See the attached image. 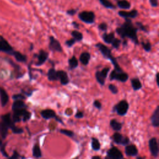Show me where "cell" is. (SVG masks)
Listing matches in <instances>:
<instances>
[{
	"label": "cell",
	"mask_w": 159,
	"mask_h": 159,
	"mask_svg": "<svg viewBox=\"0 0 159 159\" xmlns=\"http://www.w3.org/2000/svg\"><path fill=\"white\" fill-rule=\"evenodd\" d=\"M12 130L14 133H16V134H21L23 132V130L22 129L16 127L15 126L12 128Z\"/></svg>",
	"instance_id": "cell-43"
},
{
	"label": "cell",
	"mask_w": 159,
	"mask_h": 159,
	"mask_svg": "<svg viewBox=\"0 0 159 159\" xmlns=\"http://www.w3.org/2000/svg\"><path fill=\"white\" fill-rule=\"evenodd\" d=\"M99 3L103 7H104L106 9H115L116 6L109 0H99Z\"/></svg>",
	"instance_id": "cell-30"
},
{
	"label": "cell",
	"mask_w": 159,
	"mask_h": 159,
	"mask_svg": "<svg viewBox=\"0 0 159 159\" xmlns=\"http://www.w3.org/2000/svg\"><path fill=\"white\" fill-rule=\"evenodd\" d=\"M19 157L20 156L19 155V153L16 151H14L12 157H10L9 159H19Z\"/></svg>",
	"instance_id": "cell-46"
},
{
	"label": "cell",
	"mask_w": 159,
	"mask_h": 159,
	"mask_svg": "<svg viewBox=\"0 0 159 159\" xmlns=\"http://www.w3.org/2000/svg\"><path fill=\"white\" fill-rule=\"evenodd\" d=\"M110 126L115 131H119L122 129V124L118 122L116 119H112L110 121Z\"/></svg>",
	"instance_id": "cell-27"
},
{
	"label": "cell",
	"mask_w": 159,
	"mask_h": 159,
	"mask_svg": "<svg viewBox=\"0 0 159 159\" xmlns=\"http://www.w3.org/2000/svg\"><path fill=\"white\" fill-rule=\"evenodd\" d=\"M9 100V96L6 91L2 88H0V101H1V106H5L7 104Z\"/></svg>",
	"instance_id": "cell-18"
},
{
	"label": "cell",
	"mask_w": 159,
	"mask_h": 159,
	"mask_svg": "<svg viewBox=\"0 0 159 159\" xmlns=\"http://www.w3.org/2000/svg\"><path fill=\"white\" fill-rule=\"evenodd\" d=\"M11 54L15 57L16 61L19 62H26L27 61V57L21 52L13 51Z\"/></svg>",
	"instance_id": "cell-24"
},
{
	"label": "cell",
	"mask_w": 159,
	"mask_h": 159,
	"mask_svg": "<svg viewBox=\"0 0 159 159\" xmlns=\"http://www.w3.org/2000/svg\"><path fill=\"white\" fill-rule=\"evenodd\" d=\"M114 38H115V33L114 32L109 33H107L106 32H105L102 35L103 41L106 44H111Z\"/></svg>",
	"instance_id": "cell-17"
},
{
	"label": "cell",
	"mask_w": 159,
	"mask_h": 159,
	"mask_svg": "<svg viewBox=\"0 0 159 159\" xmlns=\"http://www.w3.org/2000/svg\"><path fill=\"white\" fill-rule=\"evenodd\" d=\"M125 153L127 156L135 157L137 155L138 150L135 146L127 145L125 148Z\"/></svg>",
	"instance_id": "cell-15"
},
{
	"label": "cell",
	"mask_w": 159,
	"mask_h": 159,
	"mask_svg": "<svg viewBox=\"0 0 159 159\" xmlns=\"http://www.w3.org/2000/svg\"><path fill=\"white\" fill-rule=\"evenodd\" d=\"M13 98L16 99V100H21L23 99H25V97L22 94H16V95L13 96Z\"/></svg>",
	"instance_id": "cell-45"
},
{
	"label": "cell",
	"mask_w": 159,
	"mask_h": 159,
	"mask_svg": "<svg viewBox=\"0 0 159 159\" xmlns=\"http://www.w3.org/2000/svg\"><path fill=\"white\" fill-rule=\"evenodd\" d=\"M109 77H110L111 80H116L121 82H126L129 78V75L127 73L124 72L123 71L117 72L114 69L111 72Z\"/></svg>",
	"instance_id": "cell-5"
},
{
	"label": "cell",
	"mask_w": 159,
	"mask_h": 159,
	"mask_svg": "<svg viewBox=\"0 0 159 159\" xmlns=\"http://www.w3.org/2000/svg\"><path fill=\"white\" fill-rule=\"evenodd\" d=\"M107 156L111 159H122L123 155L121 152L115 147H113L107 152Z\"/></svg>",
	"instance_id": "cell-13"
},
{
	"label": "cell",
	"mask_w": 159,
	"mask_h": 159,
	"mask_svg": "<svg viewBox=\"0 0 159 159\" xmlns=\"http://www.w3.org/2000/svg\"><path fill=\"white\" fill-rule=\"evenodd\" d=\"M108 87H109V89L111 91L113 94H117L118 93L117 88L116 86H114V84H109Z\"/></svg>",
	"instance_id": "cell-41"
},
{
	"label": "cell",
	"mask_w": 159,
	"mask_h": 159,
	"mask_svg": "<svg viewBox=\"0 0 159 159\" xmlns=\"http://www.w3.org/2000/svg\"><path fill=\"white\" fill-rule=\"evenodd\" d=\"M124 41L123 42V46H127V41H126V39H124Z\"/></svg>",
	"instance_id": "cell-49"
},
{
	"label": "cell",
	"mask_w": 159,
	"mask_h": 159,
	"mask_svg": "<svg viewBox=\"0 0 159 159\" xmlns=\"http://www.w3.org/2000/svg\"><path fill=\"white\" fill-rule=\"evenodd\" d=\"M152 124L153 127H158L159 126V106H157L151 117Z\"/></svg>",
	"instance_id": "cell-16"
},
{
	"label": "cell",
	"mask_w": 159,
	"mask_h": 159,
	"mask_svg": "<svg viewBox=\"0 0 159 159\" xmlns=\"http://www.w3.org/2000/svg\"><path fill=\"white\" fill-rule=\"evenodd\" d=\"M8 127L3 121L0 122V135L3 139H5L8 135Z\"/></svg>",
	"instance_id": "cell-25"
},
{
	"label": "cell",
	"mask_w": 159,
	"mask_h": 159,
	"mask_svg": "<svg viewBox=\"0 0 159 159\" xmlns=\"http://www.w3.org/2000/svg\"><path fill=\"white\" fill-rule=\"evenodd\" d=\"M105 159H111V158H110L108 157L107 156V157H105Z\"/></svg>",
	"instance_id": "cell-54"
},
{
	"label": "cell",
	"mask_w": 159,
	"mask_h": 159,
	"mask_svg": "<svg viewBox=\"0 0 159 159\" xmlns=\"http://www.w3.org/2000/svg\"><path fill=\"white\" fill-rule=\"evenodd\" d=\"M95 47L99 50V51L101 53L104 58H105L109 61H110L114 67V70L117 72H122V69L119 66L116 58L113 56L111 50L109 49L106 45L101 42H99L95 44Z\"/></svg>",
	"instance_id": "cell-2"
},
{
	"label": "cell",
	"mask_w": 159,
	"mask_h": 159,
	"mask_svg": "<svg viewBox=\"0 0 159 159\" xmlns=\"http://www.w3.org/2000/svg\"><path fill=\"white\" fill-rule=\"evenodd\" d=\"M136 26L140 31H142L144 32H148V29H147V26L144 25L141 22H136Z\"/></svg>",
	"instance_id": "cell-35"
},
{
	"label": "cell",
	"mask_w": 159,
	"mask_h": 159,
	"mask_svg": "<svg viewBox=\"0 0 159 159\" xmlns=\"http://www.w3.org/2000/svg\"><path fill=\"white\" fill-rule=\"evenodd\" d=\"M137 159H145V158H143V157H137Z\"/></svg>",
	"instance_id": "cell-53"
},
{
	"label": "cell",
	"mask_w": 159,
	"mask_h": 159,
	"mask_svg": "<svg viewBox=\"0 0 159 159\" xmlns=\"http://www.w3.org/2000/svg\"><path fill=\"white\" fill-rule=\"evenodd\" d=\"M91 147L93 150L95 151H98L101 148L100 143H99V141L97 139L94 137H93L91 139Z\"/></svg>",
	"instance_id": "cell-33"
},
{
	"label": "cell",
	"mask_w": 159,
	"mask_h": 159,
	"mask_svg": "<svg viewBox=\"0 0 159 159\" xmlns=\"http://www.w3.org/2000/svg\"><path fill=\"white\" fill-rule=\"evenodd\" d=\"M91 58V55L88 52H84L81 53L80 56L79 60L83 65H87L89 63V61Z\"/></svg>",
	"instance_id": "cell-20"
},
{
	"label": "cell",
	"mask_w": 159,
	"mask_h": 159,
	"mask_svg": "<svg viewBox=\"0 0 159 159\" xmlns=\"http://www.w3.org/2000/svg\"><path fill=\"white\" fill-rule=\"evenodd\" d=\"M115 1H118V0H115Z\"/></svg>",
	"instance_id": "cell-55"
},
{
	"label": "cell",
	"mask_w": 159,
	"mask_h": 159,
	"mask_svg": "<svg viewBox=\"0 0 159 159\" xmlns=\"http://www.w3.org/2000/svg\"><path fill=\"white\" fill-rule=\"evenodd\" d=\"M71 35L72 36V38L75 39L77 42L82 41L83 39V34L81 32L77 31V30H73V31H72L71 32Z\"/></svg>",
	"instance_id": "cell-26"
},
{
	"label": "cell",
	"mask_w": 159,
	"mask_h": 159,
	"mask_svg": "<svg viewBox=\"0 0 159 159\" xmlns=\"http://www.w3.org/2000/svg\"><path fill=\"white\" fill-rule=\"evenodd\" d=\"M158 73H157L156 75V82H157V85L158 86Z\"/></svg>",
	"instance_id": "cell-50"
},
{
	"label": "cell",
	"mask_w": 159,
	"mask_h": 159,
	"mask_svg": "<svg viewBox=\"0 0 159 159\" xmlns=\"http://www.w3.org/2000/svg\"><path fill=\"white\" fill-rule=\"evenodd\" d=\"M49 49L50 51L52 52H62L63 48L61 42L55 38L53 36H49Z\"/></svg>",
	"instance_id": "cell-4"
},
{
	"label": "cell",
	"mask_w": 159,
	"mask_h": 159,
	"mask_svg": "<svg viewBox=\"0 0 159 159\" xmlns=\"http://www.w3.org/2000/svg\"><path fill=\"white\" fill-rule=\"evenodd\" d=\"M141 46L142 47V48L144 49V51L147 52H149L151 51L152 50V44L151 43V42L147 40V42H144V41H142L141 42Z\"/></svg>",
	"instance_id": "cell-34"
},
{
	"label": "cell",
	"mask_w": 159,
	"mask_h": 159,
	"mask_svg": "<svg viewBox=\"0 0 159 159\" xmlns=\"http://www.w3.org/2000/svg\"><path fill=\"white\" fill-rule=\"evenodd\" d=\"M41 114L42 117L45 119L56 118V112L52 109H45L41 113Z\"/></svg>",
	"instance_id": "cell-19"
},
{
	"label": "cell",
	"mask_w": 159,
	"mask_h": 159,
	"mask_svg": "<svg viewBox=\"0 0 159 159\" xmlns=\"http://www.w3.org/2000/svg\"><path fill=\"white\" fill-rule=\"evenodd\" d=\"M76 42L77 41H75V39L72 38L70 39L67 40V41L65 42V44L68 47H72Z\"/></svg>",
	"instance_id": "cell-39"
},
{
	"label": "cell",
	"mask_w": 159,
	"mask_h": 159,
	"mask_svg": "<svg viewBox=\"0 0 159 159\" xmlns=\"http://www.w3.org/2000/svg\"><path fill=\"white\" fill-rule=\"evenodd\" d=\"M129 108V105L126 100L121 101L114 106V109H115V111L117 112V114L121 116L126 115L127 113Z\"/></svg>",
	"instance_id": "cell-6"
},
{
	"label": "cell",
	"mask_w": 159,
	"mask_h": 159,
	"mask_svg": "<svg viewBox=\"0 0 159 159\" xmlns=\"http://www.w3.org/2000/svg\"><path fill=\"white\" fill-rule=\"evenodd\" d=\"M91 159H101L100 157L99 156H93Z\"/></svg>",
	"instance_id": "cell-51"
},
{
	"label": "cell",
	"mask_w": 159,
	"mask_h": 159,
	"mask_svg": "<svg viewBox=\"0 0 159 159\" xmlns=\"http://www.w3.org/2000/svg\"><path fill=\"white\" fill-rule=\"evenodd\" d=\"M32 155L36 158H41L42 157V152L38 144H36L33 147Z\"/></svg>",
	"instance_id": "cell-32"
},
{
	"label": "cell",
	"mask_w": 159,
	"mask_h": 159,
	"mask_svg": "<svg viewBox=\"0 0 159 159\" xmlns=\"http://www.w3.org/2000/svg\"><path fill=\"white\" fill-rule=\"evenodd\" d=\"M59 132H61L62 134H64L69 137H72L74 136V133L73 131H70V130H67V129H61L59 131Z\"/></svg>",
	"instance_id": "cell-37"
},
{
	"label": "cell",
	"mask_w": 159,
	"mask_h": 159,
	"mask_svg": "<svg viewBox=\"0 0 159 159\" xmlns=\"http://www.w3.org/2000/svg\"><path fill=\"white\" fill-rule=\"evenodd\" d=\"M2 146V140H1V139L0 138V147H1Z\"/></svg>",
	"instance_id": "cell-52"
},
{
	"label": "cell",
	"mask_w": 159,
	"mask_h": 159,
	"mask_svg": "<svg viewBox=\"0 0 159 159\" xmlns=\"http://www.w3.org/2000/svg\"><path fill=\"white\" fill-rule=\"evenodd\" d=\"M93 105L94 107L98 109H100L101 108V103L99 101H97V100L94 101L93 103Z\"/></svg>",
	"instance_id": "cell-44"
},
{
	"label": "cell",
	"mask_w": 159,
	"mask_h": 159,
	"mask_svg": "<svg viewBox=\"0 0 159 159\" xmlns=\"http://www.w3.org/2000/svg\"><path fill=\"white\" fill-rule=\"evenodd\" d=\"M83 116H84V114H83V112L78 111L75 114V117L76 118H82V117H83Z\"/></svg>",
	"instance_id": "cell-47"
},
{
	"label": "cell",
	"mask_w": 159,
	"mask_h": 159,
	"mask_svg": "<svg viewBox=\"0 0 159 159\" xmlns=\"http://www.w3.org/2000/svg\"><path fill=\"white\" fill-rule=\"evenodd\" d=\"M72 25L73 26V27L75 28V29H78L80 28V24L76 21H73L72 23Z\"/></svg>",
	"instance_id": "cell-48"
},
{
	"label": "cell",
	"mask_w": 159,
	"mask_h": 159,
	"mask_svg": "<svg viewBox=\"0 0 159 159\" xmlns=\"http://www.w3.org/2000/svg\"><path fill=\"white\" fill-rule=\"evenodd\" d=\"M117 6L121 9L127 10L131 9V4L127 0H118L117 1Z\"/></svg>",
	"instance_id": "cell-21"
},
{
	"label": "cell",
	"mask_w": 159,
	"mask_h": 159,
	"mask_svg": "<svg viewBox=\"0 0 159 159\" xmlns=\"http://www.w3.org/2000/svg\"><path fill=\"white\" fill-rule=\"evenodd\" d=\"M0 52L12 53L13 48L3 37L0 36Z\"/></svg>",
	"instance_id": "cell-8"
},
{
	"label": "cell",
	"mask_w": 159,
	"mask_h": 159,
	"mask_svg": "<svg viewBox=\"0 0 159 159\" xmlns=\"http://www.w3.org/2000/svg\"><path fill=\"white\" fill-rule=\"evenodd\" d=\"M151 6L153 8H157L158 6V0H149Z\"/></svg>",
	"instance_id": "cell-42"
},
{
	"label": "cell",
	"mask_w": 159,
	"mask_h": 159,
	"mask_svg": "<svg viewBox=\"0 0 159 159\" xmlns=\"http://www.w3.org/2000/svg\"><path fill=\"white\" fill-rule=\"evenodd\" d=\"M47 77L50 81H56L58 80L57 76V71H56L54 68H51L49 70Z\"/></svg>",
	"instance_id": "cell-23"
},
{
	"label": "cell",
	"mask_w": 159,
	"mask_h": 159,
	"mask_svg": "<svg viewBox=\"0 0 159 159\" xmlns=\"http://www.w3.org/2000/svg\"><path fill=\"white\" fill-rule=\"evenodd\" d=\"M114 142L122 146H127L130 142V140L127 137H124L119 132H115L113 136Z\"/></svg>",
	"instance_id": "cell-9"
},
{
	"label": "cell",
	"mask_w": 159,
	"mask_h": 159,
	"mask_svg": "<svg viewBox=\"0 0 159 159\" xmlns=\"http://www.w3.org/2000/svg\"><path fill=\"white\" fill-rule=\"evenodd\" d=\"M25 107H26V104L22 100H16L13 104L12 109L13 111H14L16 109L25 108Z\"/></svg>",
	"instance_id": "cell-31"
},
{
	"label": "cell",
	"mask_w": 159,
	"mask_h": 159,
	"mask_svg": "<svg viewBox=\"0 0 159 159\" xmlns=\"http://www.w3.org/2000/svg\"><path fill=\"white\" fill-rule=\"evenodd\" d=\"M77 11H78L77 9H70L67 10L66 13L67 15H68V16H73L74 15H75L77 14Z\"/></svg>",
	"instance_id": "cell-40"
},
{
	"label": "cell",
	"mask_w": 159,
	"mask_h": 159,
	"mask_svg": "<svg viewBox=\"0 0 159 159\" xmlns=\"http://www.w3.org/2000/svg\"><path fill=\"white\" fill-rule=\"evenodd\" d=\"M109 70H110V68L109 67H106L103 68L101 71H98L96 72V79L101 85H104V83H105V80L108 76Z\"/></svg>",
	"instance_id": "cell-7"
},
{
	"label": "cell",
	"mask_w": 159,
	"mask_h": 159,
	"mask_svg": "<svg viewBox=\"0 0 159 159\" xmlns=\"http://www.w3.org/2000/svg\"><path fill=\"white\" fill-rule=\"evenodd\" d=\"M121 39H119L118 38H114V40L113 41L112 43L111 44V46L112 47L114 48V49H118L119 47H120L121 46Z\"/></svg>",
	"instance_id": "cell-36"
},
{
	"label": "cell",
	"mask_w": 159,
	"mask_h": 159,
	"mask_svg": "<svg viewBox=\"0 0 159 159\" xmlns=\"http://www.w3.org/2000/svg\"><path fill=\"white\" fill-rule=\"evenodd\" d=\"M57 76L58 80H60L61 83L63 85H66L70 82V80L66 72L63 70L57 71Z\"/></svg>",
	"instance_id": "cell-14"
},
{
	"label": "cell",
	"mask_w": 159,
	"mask_h": 159,
	"mask_svg": "<svg viewBox=\"0 0 159 159\" xmlns=\"http://www.w3.org/2000/svg\"><path fill=\"white\" fill-rule=\"evenodd\" d=\"M1 119H2V121L5 124H6L8 127H11L12 129L14 126L13 122L11 121V114H10L9 113H8V114H4V115H3L1 116Z\"/></svg>",
	"instance_id": "cell-22"
},
{
	"label": "cell",
	"mask_w": 159,
	"mask_h": 159,
	"mask_svg": "<svg viewBox=\"0 0 159 159\" xmlns=\"http://www.w3.org/2000/svg\"><path fill=\"white\" fill-rule=\"evenodd\" d=\"M49 54L47 51H44L43 49L40 50L39 53L37 56L38 61L36 63V66L42 65L47 61V59L49 58Z\"/></svg>",
	"instance_id": "cell-12"
},
{
	"label": "cell",
	"mask_w": 159,
	"mask_h": 159,
	"mask_svg": "<svg viewBox=\"0 0 159 159\" xmlns=\"http://www.w3.org/2000/svg\"><path fill=\"white\" fill-rule=\"evenodd\" d=\"M125 22L122 23L116 29V32L122 39L128 38L136 44V46L140 44L137 36L138 28L134 25L132 20L130 19H125Z\"/></svg>",
	"instance_id": "cell-1"
},
{
	"label": "cell",
	"mask_w": 159,
	"mask_h": 159,
	"mask_svg": "<svg viewBox=\"0 0 159 159\" xmlns=\"http://www.w3.org/2000/svg\"><path fill=\"white\" fill-rule=\"evenodd\" d=\"M148 146L152 156L154 157H157L158 155L159 149L157 140L155 137L152 138L148 141Z\"/></svg>",
	"instance_id": "cell-10"
},
{
	"label": "cell",
	"mask_w": 159,
	"mask_h": 159,
	"mask_svg": "<svg viewBox=\"0 0 159 159\" xmlns=\"http://www.w3.org/2000/svg\"><path fill=\"white\" fill-rule=\"evenodd\" d=\"M131 84L134 91H137L141 89L142 84L138 78H133L131 80Z\"/></svg>",
	"instance_id": "cell-29"
},
{
	"label": "cell",
	"mask_w": 159,
	"mask_h": 159,
	"mask_svg": "<svg viewBox=\"0 0 159 159\" xmlns=\"http://www.w3.org/2000/svg\"><path fill=\"white\" fill-rule=\"evenodd\" d=\"M118 15L120 17L125 19H135L139 16V12L137 9H133L130 11H119L117 13Z\"/></svg>",
	"instance_id": "cell-11"
},
{
	"label": "cell",
	"mask_w": 159,
	"mask_h": 159,
	"mask_svg": "<svg viewBox=\"0 0 159 159\" xmlns=\"http://www.w3.org/2000/svg\"><path fill=\"white\" fill-rule=\"evenodd\" d=\"M68 65L70 70L76 68L78 66V61L75 56H73L72 58L68 59Z\"/></svg>",
	"instance_id": "cell-28"
},
{
	"label": "cell",
	"mask_w": 159,
	"mask_h": 159,
	"mask_svg": "<svg viewBox=\"0 0 159 159\" xmlns=\"http://www.w3.org/2000/svg\"><path fill=\"white\" fill-rule=\"evenodd\" d=\"M78 18L81 21L87 24H93L95 23L96 16L93 11H83L78 13Z\"/></svg>",
	"instance_id": "cell-3"
},
{
	"label": "cell",
	"mask_w": 159,
	"mask_h": 159,
	"mask_svg": "<svg viewBox=\"0 0 159 159\" xmlns=\"http://www.w3.org/2000/svg\"><path fill=\"white\" fill-rule=\"evenodd\" d=\"M98 28L99 30H100V31L105 32L107 31L108 26L107 23H100L99 24H98Z\"/></svg>",
	"instance_id": "cell-38"
}]
</instances>
